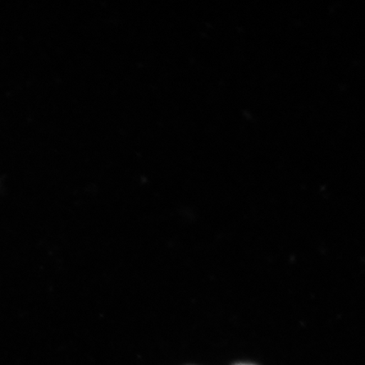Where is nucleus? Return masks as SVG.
I'll use <instances>...</instances> for the list:
<instances>
[]
</instances>
